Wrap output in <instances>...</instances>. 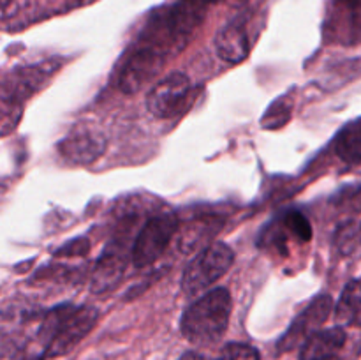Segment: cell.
<instances>
[{
  "label": "cell",
  "instance_id": "8",
  "mask_svg": "<svg viewBox=\"0 0 361 360\" xmlns=\"http://www.w3.org/2000/svg\"><path fill=\"white\" fill-rule=\"evenodd\" d=\"M106 150V140L102 134L92 129H81L66 136L60 143V154L74 164H90L101 157Z\"/></svg>",
  "mask_w": 361,
  "mask_h": 360
},
{
  "label": "cell",
  "instance_id": "2",
  "mask_svg": "<svg viewBox=\"0 0 361 360\" xmlns=\"http://www.w3.org/2000/svg\"><path fill=\"white\" fill-rule=\"evenodd\" d=\"M99 313L94 307H56L41 327L44 355L60 356L74 348L94 328Z\"/></svg>",
  "mask_w": 361,
  "mask_h": 360
},
{
  "label": "cell",
  "instance_id": "6",
  "mask_svg": "<svg viewBox=\"0 0 361 360\" xmlns=\"http://www.w3.org/2000/svg\"><path fill=\"white\" fill-rule=\"evenodd\" d=\"M190 92V80L183 73L162 78L147 95V108L157 119H169L182 108Z\"/></svg>",
  "mask_w": 361,
  "mask_h": 360
},
{
  "label": "cell",
  "instance_id": "17",
  "mask_svg": "<svg viewBox=\"0 0 361 360\" xmlns=\"http://www.w3.org/2000/svg\"><path fill=\"white\" fill-rule=\"evenodd\" d=\"M9 2L11 0H2V9H4V16L7 14V7H9Z\"/></svg>",
  "mask_w": 361,
  "mask_h": 360
},
{
  "label": "cell",
  "instance_id": "13",
  "mask_svg": "<svg viewBox=\"0 0 361 360\" xmlns=\"http://www.w3.org/2000/svg\"><path fill=\"white\" fill-rule=\"evenodd\" d=\"M217 360H259V352L243 342H231L221 352Z\"/></svg>",
  "mask_w": 361,
  "mask_h": 360
},
{
  "label": "cell",
  "instance_id": "12",
  "mask_svg": "<svg viewBox=\"0 0 361 360\" xmlns=\"http://www.w3.org/2000/svg\"><path fill=\"white\" fill-rule=\"evenodd\" d=\"M337 154L348 162H361V119L341 131L337 136Z\"/></svg>",
  "mask_w": 361,
  "mask_h": 360
},
{
  "label": "cell",
  "instance_id": "7",
  "mask_svg": "<svg viewBox=\"0 0 361 360\" xmlns=\"http://www.w3.org/2000/svg\"><path fill=\"white\" fill-rule=\"evenodd\" d=\"M331 307H334V300H331L330 295H326V293L317 295L310 302V306L293 321L289 330L286 332V335L279 342V349L281 352H289L296 344H303L326 321Z\"/></svg>",
  "mask_w": 361,
  "mask_h": 360
},
{
  "label": "cell",
  "instance_id": "11",
  "mask_svg": "<svg viewBox=\"0 0 361 360\" xmlns=\"http://www.w3.org/2000/svg\"><path fill=\"white\" fill-rule=\"evenodd\" d=\"M335 318L344 325H361V279L345 286L335 307Z\"/></svg>",
  "mask_w": 361,
  "mask_h": 360
},
{
  "label": "cell",
  "instance_id": "18",
  "mask_svg": "<svg viewBox=\"0 0 361 360\" xmlns=\"http://www.w3.org/2000/svg\"><path fill=\"white\" fill-rule=\"evenodd\" d=\"M200 4H210V2H217V0H197Z\"/></svg>",
  "mask_w": 361,
  "mask_h": 360
},
{
  "label": "cell",
  "instance_id": "9",
  "mask_svg": "<svg viewBox=\"0 0 361 360\" xmlns=\"http://www.w3.org/2000/svg\"><path fill=\"white\" fill-rule=\"evenodd\" d=\"M215 48L219 56L226 62L238 64L245 60L249 55L250 41L243 21L233 20L224 25L215 37Z\"/></svg>",
  "mask_w": 361,
  "mask_h": 360
},
{
  "label": "cell",
  "instance_id": "10",
  "mask_svg": "<svg viewBox=\"0 0 361 360\" xmlns=\"http://www.w3.org/2000/svg\"><path fill=\"white\" fill-rule=\"evenodd\" d=\"M345 342V332L342 327L324 328L317 330L307 339L300 349V359L302 360H326L334 359L342 349Z\"/></svg>",
  "mask_w": 361,
  "mask_h": 360
},
{
  "label": "cell",
  "instance_id": "15",
  "mask_svg": "<svg viewBox=\"0 0 361 360\" xmlns=\"http://www.w3.org/2000/svg\"><path fill=\"white\" fill-rule=\"evenodd\" d=\"M341 4L348 7V11H351V13L355 14V18L361 25V0H341Z\"/></svg>",
  "mask_w": 361,
  "mask_h": 360
},
{
  "label": "cell",
  "instance_id": "4",
  "mask_svg": "<svg viewBox=\"0 0 361 360\" xmlns=\"http://www.w3.org/2000/svg\"><path fill=\"white\" fill-rule=\"evenodd\" d=\"M178 229V219L171 212H162L145 222L134 242L133 261L136 267H148L162 256L169 240Z\"/></svg>",
  "mask_w": 361,
  "mask_h": 360
},
{
  "label": "cell",
  "instance_id": "16",
  "mask_svg": "<svg viewBox=\"0 0 361 360\" xmlns=\"http://www.w3.org/2000/svg\"><path fill=\"white\" fill-rule=\"evenodd\" d=\"M180 360H207V359H204V356H201L200 353L190 352V353H185V355H183Z\"/></svg>",
  "mask_w": 361,
  "mask_h": 360
},
{
  "label": "cell",
  "instance_id": "19",
  "mask_svg": "<svg viewBox=\"0 0 361 360\" xmlns=\"http://www.w3.org/2000/svg\"><path fill=\"white\" fill-rule=\"evenodd\" d=\"M326 360H338V359H337V356H334V359H326Z\"/></svg>",
  "mask_w": 361,
  "mask_h": 360
},
{
  "label": "cell",
  "instance_id": "5",
  "mask_svg": "<svg viewBox=\"0 0 361 360\" xmlns=\"http://www.w3.org/2000/svg\"><path fill=\"white\" fill-rule=\"evenodd\" d=\"M164 64V55L157 49L140 46L136 52L127 56L126 64L120 69L118 87L126 94H136L145 83L155 78Z\"/></svg>",
  "mask_w": 361,
  "mask_h": 360
},
{
  "label": "cell",
  "instance_id": "3",
  "mask_svg": "<svg viewBox=\"0 0 361 360\" xmlns=\"http://www.w3.org/2000/svg\"><path fill=\"white\" fill-rule=\"evenodd\" d=\"M233 261H235V253L228 244H210L200 254H196L183 270L182 289L187 295H197L217 282L231 268Z\"/></svg>",
  "mask_w": 361,
  "mask_h": 360
},
{
  "label": "cell",
  "instance_id": "1",
  "mask_svg": "<svg viewBox=\"0 0 361 360\" xmlns=\"http://www.w3.org/2000/svg\"><path fill=\"white\" fill-rule=\"evenodd\" d=\"M231 311V293L226 288L212 289L183 313L182 334L192 344H212L224 335Z\"/></svg>",
  "mask_w": 361,
  "mask_h": 360
},
{
  "label": "cell",
  "instance_id": "14",
  "mask_svg": "<svg viewBox=\"0 0 361 360\" xmlns=\"http://www.w3.org/2000/svg\"><path fill=\"white\" fill-rule=\"evenodd\" d=\"M284 224L291 229L293 235L298 236L303 242L310 240V236H312V228H310L309 221H307L300 212H291V214L286 215Z\"/></svg>",
  "mask_w": 361,
  "mask_h": 360
}]
</instances>
